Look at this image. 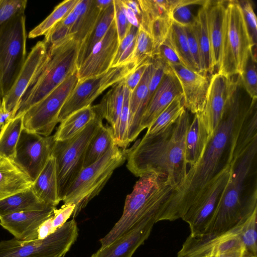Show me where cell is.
<instances>
[{
    "label": "cell",
    "instance_id": "1",
    "mask_svg": "<svg viewBox=\"0 0 257 257\" xmlns=\"http://www.w3.org/2000/svg\"><path fill=\"white\" fill-rule=\"evenodd\" d=\"M251 99L239 79L231 80L221 119L209 140L202 159L190 167L181 184L164 205L159 220L182 218L206 185L229 164L232 130Z\"/></svg>",
    "mask_w": 257,
    "mask_h": 257
},
{
    "label": "cell",
    "instance_id": "2",
    "mask_svg": "<svg viewBox=\"0 0 257 257\" xmlns=\"http://www.w3.org/2000/svg\"><path fill=\"white\" fill-rule=\"evenodd\" d=\"M190 123L189 111L185 109L172 124L158 133L145 134L127 149V169L137 177L149 172L165 175L176 189L187 172L184 150Z\"/></svg>",
    "mask_w": 257,
    "mask_h": 257
},
{
    "label": "cell",
    "instance_id": "3",
    "mask_svg": "<svg viewBox=\"0 0 257 257\" xmlns=\"http://www.w3.org/2000/svg\"><path fill=\"white\" fill-rule=\"evenodd\" d=\"M256 156L257 140L231 165L228 184L203 234L224 233L245 220L257 208Z\"/></svg>",
    "mask_w": 257,
    "mask_h": 257
},
{
    "label": "cell",
    "instance_id": "4",
    "mask_svg": "<svg viewBox=\"0 0 257 257\" xmlns=\"http://www.w3.org/2000/svg\"><path fill=\"white\" fill-rule=\"evenodd\" d=\"M125 200L121 216L110 230L99 239L100 248L128 233L142 222L156 218L175 188L167 176L149 172L141 176Z\"/></svg>",
    "mask_w": 257,
    "mask_h": 257
},
{
    "label": "cell",
    "instance_id": "5",
    "mask_svg": "<svg viewBox=\"0 0 257 257\" xmlns=\"http://www.w3.org/2000/svg\"><path fill=\"white\" fill-rule=\"evenodd\" d=\"M80 45L69 35L58 44L48 48V58L22 96L15 116L23 114L77 70Z\"/></svg>",
    "mask_w": 257,
    "mask_h": 257
},
{
    "label": "cell",
    "instance_id": "6",
    "mask_svg": "<svg viewBox=\"0 0 257 257\" xmlns=\"http://www.w3.org/2000/svg\"><path fill=\"white\" fill-rule=\"evenodd\" d=\"M254 47H256L248 33L238 1H225L219 62L216 73L228 77L240 75Z\"/></svg>",
    "mask_w": 257,
    "mask_h": 257
},
{
    "label": "cell",
    "instance_id": "7",
    "mask_svg": "<svg viewBox=\"0 0 257 257\" xmlns=\"http://www.w3.org/2000/svg\"><path fill=\"white\" fill-rule=\"evenodd\" d=\"M127 149L113 146L100 159L84 168L69 188L63 201L75 205V218L105 186L113 171L126 160Z\"/></svg>",
    "mask_w": 257,
    "mask_h": 257
},
{
    "label": "cell",
    "instance_id": "8",
    "mask_svg": "<svg viewBox=\"0 0 257 257\" xmlns=\"http://www.w3.org/2000/svg\"><path fill=\"white\" fill-rule=\"evenodd\" d=\"M102 118L95 117L80 132L69 139L55 141L51 156L55 159L58 197L63 201L69 188L83 169L87 145L102 124Z\"/></svg>",
    "mask_w": 257,
    "mask_h": 257
},
{
    "label": "cell",
    "instance_id": "9",
    "mask_svg": "<svg viewBox=\"0 0 257 257\" xmlns=\"http://www.w3.org/2000/svg\"><path fill=\"white\" fill-rule=\"evenodd\" d=\"M25 13L0 27V100L14 85L25 62L26 40Z\"/></svg>",
    "mask_w": 257,
    "mask_h": 257
},
{
    "label": "cell",
    "instance_id": "10",
    "mask_svg": "<svg viewBox=\"0 0 257 257\" xmlns=\"http://www.w3.org/2000/svg\"><path fill=\"white\" fill-rule=\"evenodd\" d=\"M78 236L77 223L73 218L43 239L0 241V257H64Z\"/></svg>",
    "mask_w": 257,
    "mask_h": 257
},
{
    "label": "cell",
    "instance_id": "11",
    "mask_svg": "<svg viewBox=\"0 0 257 257\" xmlns=\"http://www.w3.org/2000/svg\"><path fill=\"white\" fill-rule=\"evenodd\" d=\"M79 81L77 70L67 77L44 99L23 114V129L49 136L58 122L59 113Z\"/></svg>",
    "mask_w": 257,
    "mask_h": 257
},
{
    "label": "cell",
    "instance_id": "12",
    "mask_svg": "<svg viewBox=\"0 0 257 257\" xmlns=\"http://www.w3.org/2000/svg\"><path fill=\"white\" fill-rule=\"evenodd\" d=\"M135 69L131 63L111 67L102 74L79 80L59 113L58 122H61L72 113L91 105L107 88L125 78Z\"/></svg>",
    "mask_w": 257,
    "mask_h": 257
},
{
    "label": "cell",
    "instance_id": "13",
    "mask_svg": "<svg viewBox=\"0 0 257 257\" xmlns=\"http://www.w3.org/2000/svg\"><path fill=\"white\" fill-rule=\"evenodd\" d=\"M231 173V166L227 165L202 189L182 219L190 229V235L204 233L227 186Z\"/></svg>",
    "mask_w": 257,
    "mask_h": 257
},
{
    "label": "cell",
    "instance_id": "14",
    "mask_svg": "<svg viewBox=\"0 0 257 257\" xmlns=\"http://www.w3.org/2000/svg\"><path fill=\"white\" fill-rule=\"evenodd\" d=\"M54 142L53 136L45 137L22 130L13 161L32 182L51 157Z\"/></svg>",
    "mask_w": 257,
    "mask_h": 257
},
{
    "label": "cell",
    "instance_id": "15",
    "mask_svg": "<svg viewBox=\"0 0 257 257\" xmlns=\"http://www.w3.org/2000/svg\"><path fill=\"white\" fill-rule=\"evenodd\" d=\"M245 221L220 234L189 235L177 257H208L244 247L240 236Z\"/></svg>",
    "mask_w": 257,
    "mask_h": 257
},
{
    "label": "cell",
    "instance_id": "16",
    "mask_svg": "<svg viewBox=\"0 0 257 257\" xmlns=\"http://www.w3.org/2000/svg\"><path fill=\"white\" fill-rule=\"evenodd\" d=\"M48 49L43 41H39L27 56L24 66L14 85L2 100L3 109L15 117L20 99L45 63Z\"/></svg>",
    "mask_w": 257,
    "mask_h": 257
},
{
    "label": "cell",
    "instance_id": "17",
    "mask_svg": "<svg viewBox=\"0 0 257 257\" xmlns=\"http://www.w3.org/2000/svg\"><path fill=\"white\" fill-rule=\"evenodd\" d=\"M119 44L114 19L103 38L78 68L79 80L96 76L107 71L111 68Z\"/></svg>",
    "mask_w": 257,
    "mask_h": 257
},
{
    "label": "cell",
    "instance_id": "18",
    "mask_svg": "<svg viewBox=\"0 0 257 257\" xmlns=\"http://www.w3.org/2000/svg\"><path fill=\"white\" fill-rule=\"evenodd\" d=\"M169 67L180 83L185 108L194 114L202 112L210 78L206 74L190 69L182 64Z\"/></svg>",
    "mask_w": 257,
    "mask_h": 257
},
{
    "label": "cell",
    "instance_id": "19",
    "mask_svg": "<svg viewBox=\"0 0 257 257\" xmlns=\"http://www.w3.org/2000/svg\"><path fill=\"white\" fill-rule=\"evenodd\" d=\"M230 77L215 73L210 77L203 110L199 113L210 140L221 119L228 96Z\"/></svg>",
    "mask_w": 257,
    "mask_h": 257
},
{
    "label": "cell",
    "instance_id": "20",
    "mask_svg": "<svg viewBox=\"0 0 257 257\" xmlns=\"http://www.w3.org/2000/svg\"><path fill=\"white\" fill-rule=\"evenodd\" d=\"M56 207L45 210L14 213L0 217V225L17 239L31 241L38 239L41 225L53 213Z\"/></svg>",
    "mask_w": 257,
    "mask_h": 257
},
{
    "label": "cell",
    "instance_id": "21",
    "mask_svg": "<svg viewBox=\"0 0 257 257\" xmlns=\"http://www.w3.org/2000/svg\"><path fill=\"white\" fill-rule=\"evenodd\" d=\"M181 94L182 92L179 81L168 66L144 111L141 123V131L148 128L175 97Z\"/></svg>",
    "mask_w": 257,
    "mask_h": 257
},
{
    "label": "cell",
    "instance_id": "22",
    "mask_svg": "<svg viewBox=\"0 0 257 257\" xmlns=\"http://www.w3.org/2000/svg\"><path fill=\"white\" fill-rule=\"evenodd\" d=\"M155 223V217L143 221L132 231L108 246L100 248L91 257H132L138 248L149 237Z\"/></svg>",
    "mask_w": 257,
    "mask_h": 257
},
{
    "label": "cell",
    "instance_id": "23",
    "mask_svg": "<svg viewBox=\"0 0 257 257\" xmlns=\"http://www.w3.org/2000/svg\"><path fill=\"white\" fill-rule=\"evenodd\" d=\"M154 70V65L151 60L138 85L131 92L127 127V141L129 144L134 141L141 132V120L148 105V86Z\"/></svg>",
    "mask_w": 257,
    "mask_h": 257
},
{
    "label": "cell",
    "instance_id": "24",
    "mask_svg": "<svg viewBox=\"0 0 257 257\" xmlns=\"http://www.w3.org/2000/svg\"><path fill=\"white\" fill-rule=\"evenodd\" d=\"M32 184L13 161L0 157V200L25 190Z\"/></svg>",
    "mask_w": 257,
    "mask_h": 257
},
{
    "label": "cell",
    "instance_id": "25",
    "mask_svg": "<svg viewBox=\"0 0 257 257\" xmlns=\"http://www.w3.org/2000/svg\"><path fill=\"white\" fill-rule=\"evenodd\" d=\"M209 141L199 113L194 114L188 128L185 142L184 159L190 168L202 159Z\"/></svg>",
    "mask_w": 257,
    "mask_h": 257
},
{
    "label": "cell",
    "instance_id": "26",
    "mask_svg": "<svg viewBox=\"0 0 257 257\" xmlns=\"http://www.w3.org/2000/svg\"><path fill=\"white\" fill-rule=\"evenodd\" d=\"M225 7V1L209 0L207 4V28L214 70L217 68L219 62Z\"/></svg>",
    "mask_w": 257,
    "mask_h": 257
},
{
    "label": "cell",
    "instance_id": "27",
    "mask_svg": "<svg viewBox=\"0 0 257 257\" xmlns=\"http://www.w3.org/2000/svg\"><path fill=\"white\" fill-rule=\"evenodd\" d=\"M32 188L37 197L45 203L56 207L60 202L58 194L55 158L51 156Z\"/></svg>",
    "mask_w": 257,
    "mask_h": 257
},
{
    "label": "cell",
    "instance_id": "28",
    "mask_svg": "<svg viewBox=\"0 0 257 257\" xmlns=\"http://www.w3.org/2000/svg\"><path fill=\"white\" fill-rule=\"evenodd\" d=\"M74 9L79 15L70 29V35L81 44L94 27L102 10L96 0H79Z\"/></svg>",
    "mask_w": 257,
    "mask_h": 257
},
{
    "label": "cell",
    "instance_id": "29",
    "mask_svg": "<svg viewBox=\"0 0 257 257\" xmlns=\"http://www.w3.org/2000/svg\"><path fill=\"white\" fill-rule=\"evenodd\" d=\"M114 19L113 3L102 10L93 29L81 42L77 54V69L103 38Z\"/></svg>",
    "mask_w": 257,
    "mask_h": 257
},
{
    "label": "cell",
    "instance_id": "30",
    "mask_svg": "<svg viewBox=\"0 0 257 257\" xmlns=\"http://www.w3.org/2000/svg\"><path fill=\"white\" fill-rule=\"evenodd\" d=\"M209 0L199 8L194 23L192 25L198 44L201 60V73L213 75L210 40L207 28V8Z\"/></svg>",
    "mask_w": 257,
    "mask_h": 257
},
{
    "label": "cell",
    "instance_id": "31",
    "mask_svg": "<svg viewBox=\"0 0 257 257\" xmlns=\"http://www.w3.org/2000/svg\"><path fill=\"white\" fill-rule=\"evenodd\" d=\"M123 79L113 85L100 102L92 106L95 113L105 119L112 128L118 120L123 105L125 87Z\"/></svg>",
    "mask_w": 257,
    "mask_h": 257
},
{
    "label": "cell",
    "instance_id": "32",
    "mask_svg": "<svg viewBox=\"0 0 257 257\" xmlns=\"http://www.w3.org/2000/svg\"><path fill=\"white\" fill-rule=\"evenodd\" d=\"M51 207L53 206L37 197L31 187L0 200V217L22 211L42 210Z\"/></svg>",
    "mask_w": 257,
    "mask_h": 257
},
{
    "label": "cell",
    "instance_id": "33",
    "mask_svg": "<svg viewBox=\"0 0 257 257\" xmlns=\"http://www.w3.org/2000/svg\"><path fill=\"white\" fill-rule=\"evenodd\" d=\"M95 116L96 113L91 105L72 113L61 122L53 136L54 141L72 138L83 130Z\"/></svg>",
    "mask_w": 257,
    "mask_h": 257
},
{
    "label": "cell",
    "instance_id": "34",
    "mask_svg": "<svg viewBox=\"0 0 257 257\" xmlns=\"http://www.w3.org/2000/svg\"><path fill=\"white\" fill-rule=\"evenodd\" d=\"M115 145L112 127L101 124L87 145L83 168L96 162Z\"/></svg>",
    "mask_w": 257,
    "mask_h": 257
},
{
    "label": "cell",
    "instance_id": "35",
    "mask_svg": "<svg viewBox=\"0 0 257 257\" xmlns=\"http://www.w3.org/2000/svg\"><path fill=\"white\" fill-rule=\"evenodd\" d=\"M23 130V114L10 119L0 131V157L13 161L16 147Z\"/></svg>",
    "mask_w": 257,
    "mask_h": 257
},
{
    "label": "cell",
    "instance_id": "36",
    "mask_svg": "<svg viewBox=\"0 0 257 257\" xmlns=\"http://www.w3.org/2000/svg\"><path fill=\"white\" fill-rule=\"evenodd\" d=\"M166 41L184 66L198 72L189 51L184 26L173 21Z\"/></svg>",
    "mask_w": 257,
    "mask_h": 257
},
{
    "label": "cell",
    "instance_id": "37",
    "mask_svg": "<svg viewBox=\"0 0 257 257\" xmlns=\"http://www.w3.org/2000/svg\"><path fill=\"white\" fill-rule=\"evenodd\" d=\"M78 1L65 0L60 3L43 22L29 32L28 38L32 39L45 35L51 29L72 11Z\"/></svg>",
    "mask_w": 257,
    "mask_h": 257
},
{
    "label": "cell",
    "instance_id": "38",
    "mask_svg": "<svg viewBox=\"0 0 257 257\" xmlns=\"http://www.w3.org/2000/svg\"><path fill=\"white\" fill-rule=\"evenodd\" d=\"M141 12L140 27L145 31L154 20L171 18L170 0H138Z\"/></svg>",
    "mask_w": 257,
    "mask_h": 257
},
{
    "label": "cell",
    "instance_id": "39",
    "mask_svg": "<svg viewBox=\"0 0 257 257\" xmlns=\"http://www.w3.org/2000/svg\"><path fill=\"white\" fill-rule=\"evenodd\" d=\"M182 94L175 97L171 103L148 128L146 134L153 135L174 123L185 110Z\"/></svg>",
    "mask_w": 257,
    "mask_h": 257
},
{
    "label": "cell",
    "instance_id": "40",
    "mask_svg": "<svg viewBox=\"0 0 257 257\" xmlns=\"http://www.w3.org/2000/svg\"><path fill=\"white\" fill-rule=\"evenodd\" d=\"M154 47L149 34L139 27L135 48L130 63L136 69L144 63L151 61L154 53Z\"/></svg>",
    "mask_w": 257,
    "mask_h": 257
},
{
    "label": "cell",
    "instance_id": "41",
    "mask_svg": "<svg viewBox=\"0 0 257 257\" xmlns=\"http://www.w3.org/2000/svg\"><path fill=\"white\" fill-rule=\"evenodd\" d=\"M130 94V91L125 85L121 113L116 124L112 128L115 144L122 149H127L130 144L127 141V127Z\"/></svg>",
    "mask_w": 257,
    "mask_h": 257
},
{
    "label": "cell",
    "instance_id": "42",
    "mask_svg": "<svg viewBox=\"0 0 257 257\" xmlns=\"http://www.w3.org/2000/svg\"><path fill=\"white\" fill-rule=\"evenodd\" d=\"M256 57L253 50L249 54L239 75L242 86L251 99H257Z\"/></svg>",
    "mask_w": 257,
    "mask_h": 257
},
{
    "label": "cell",
    "instance_id": "43",
    "mask_svg": "<svg viewBox=\"0 0 257 257\" xmlns=\"http://www.w3.org/2000/svg\"><path fill=\"white\" fill-rule=\"evenodd\" d=\"M257 208L244 222L240 233V238L246 254L257 257Z\"/></svg>",
    "mask_w": 257,
    "mask_h": 257
},
{
    "label": "cell",
    "instance_id": "44",
    "mask_svg": "<svg viewBox=\"0 0 257 257\" xmlns=\"http://www.w3.org/2000/svg\"><path fill=\"white\" fill-rule=\"evenodd\" d=\"M172 22V18L165 17L154 20L149 24L146 31L149 34L152 40L154 52L166 40Z\"/></svg>",
    "mask_w": 257,
    "mask_h": 257
},
{
    "label": "cell",
    "instance_id": "45",
    "mask_svg": "<svg viewBox=\"0 0 257 257\" xmlns=\"http://www.w3.org/2000/svg\"><path fill=\"white\" fill-rule=\"evenodd\" d=\"M27 0H0V27L14 17L25 13Z\"/></svg>",
    "mask_w": 257,
    "mask_h": 257
},
{
    "label": "cell",
    "instance_id": "46",
    "mask_svg": "<svg viewBox=\"0 0 257 257\" xmlns=\"http://www.w3.org/2000/svg\"><path fill=\"white\" fill-rule=\"evenodd\" d=\"M206 0H196L192 4H187L176 8L172 15V19L175 22L184 27L192 25L195 22L196 15L192 11V7L195 5H203Z\"/></svg>",
    "mask_w": 257,
    "mask_h": 257
},
{
    "label": "cell",
    "instance_id": "47",
    "mask_svg": "<svg viewBox=\"0 0 257 257\" xmlns=\"http://www.w3.org/2000/svg\"><path fill=\"white\" fill-rule=\"evenodd\" d=\"M114 20L116 26L119 43L128 32L131 25L129 23L124 5L120 0H113Z\"/></svg>",
    "mask_w": 257,
    "mask_h": 257
},
{
    "label": "cell",
    "instance_id": "48",
    "mask_svg": "<svg viewBox=\"0 0 257 257\" xmlns=\"http://www.w3.org/2000/svg\"><path fill=\"white\" fill-rule=\"evenodd\" d=\"M241 8L244 21L254 45L257 40V20L252 3L250 1H238Z\"/></svg>",
    "mask_w": 257,
    "mask_h": 257
},
{
    "label": "cell",
    "instance_id": "49",
    "mask_svg": "<svg viewBox=\"0 0 257 257\" xmlns=\"http://www.w3.org/2000/svg\"><path fill=\"white\" fill-rule=\"evenodd\" d=\"M153 58L158 59L169 66L183 65L166 40L156 49Z\"/></svg>",
    "mask_w": 257,
    "mask_h": 257
},
{
    "label": "cell",
    "instance_id": "50",
    "mask_svg": "<svg viewBox=\"0 0 257 257\" xmlns=\"http://www.w3.org/2000/svg\"><path fill=\"white\" fill-rule=\"evenodd\" d=\"M185 28L190 54L198 71L201 73L199 48L193 26Z\"/></svg>",
    "mask_w": 257,
    "mask_h": 257
},
{
    "label": "cell",
    "instance_id": "51",
    "mask_svg": "<svg viewBox=\"0 0 257 257\" xmlns=\"http://www.w3.org/2000/svg\"><path fill=\"white\" fill-rule=\"evenodd\" d=\"M75 205L72 204H64L59 209L54 210L52 216V225L56 230L62 226L72 215Z\"/></svg>",
    "mask_w": 257,
    "mask_h": 257
},
{
    "label": "cell",
    "instance_id": "52",
    "mask_svg": "<svg viewBox=\"0 0 257 257\" xmlns=\"http://www.w3.org/2000/svg\"><path fill=\"white\" fill-rule=\"evenodd\" d=\"M151 61L143 64L133 71L123 79L125 86L131 92H132L138 85Z\"/></svg>",
    "mask_w": 257,
    "mask_h": 257
},
{
    "label": "cell",
    "instance_id": "53",
    "mask_svg": "<svg viewBox=\"0 0 257 257\" xmlns=\"http://www.w3.org/2000/svg\"><path fill=\"white\" fill-rule=\"evenodd\" d=\"M139 28L131 25L130 29L120 43L119 44L116 55L114 57L111 67H115L117 61L124 50L128 47L132 42L136 38Z\"/></svg>",
    "mask_w": 257,
    "mask_h": 257
},
{
    "label": "cell",
    "instance_id": "54",
    "mask_svg": "<svg viewBox=\"0 0 257 257\" xmlns=\"http://www.w3.org/2000/svg\"><path fill=\"white\" fill-rule=\"evenodd\" d=\"M52 215L40 226L38 229V239H44L56 231L52 225Z\"/></svg>",
    "mask_w": 257,
    "mask_h": 257
},
{
    "label": "cell",
    "instance_id": "55",
    "mask_svg": "<svg viewBox=\"0 0 257 257\" xmlns=\"http://www.w3.org/2000/svg\"><path fill=\"white\" fill-rule=\"evenodd\" d=\"M124 5L131 9L136 14L140 22L141 21V12L138 1L124 0L122 1Z\"/></svg>",
    "mask_w": 257,
    "mask_h": 257
},
{
    "label": "cell",
    "instance_id": "56",
    "mask_svg": "<svg viewBox=\"0 0 257 257\" xmlns=\"http://www.w3.org/2000/svg\"><path fill=\"white\" fill-rule=\"evenodd\" d=\"M245 251L244 247L230 250L216 254V257H243Z\"/></svg>",
    "mask_w": 257,
    "mask_h": 257
},
{
    "label": "cell",
    "instance_id": "57",
    "mask_svg": "<svg viewBox=\"0 0 257 257\" xmlns=\"http://www.w3.org/2000/svg\"><path fill=\"white\" fill-rule=\"evenodd\" d=\"M98 7L102 10L107 8L113 3V0H96Z\"/></svg>",
    "mask_w": 257,
    "mask_h": 257
},
{
    "label": "cell",
    "instance_id": "58",
    "mask_svg": "<svg viewBox=\"0 0 257 257\" xmlns=\"http://www.w3.org/2000/svg\"><path fill=\"white\" fill-rule=\"evenodd\" d=\"M243 257H254V256L249 255L246 254V253L245 252V254H244Z\"/></svg>",
    "mask_w": 257,
    "mask_h": 257
},
{
    "label": "cell",
    "instance_id": "59",
    "mask_svg": "<svg viewBox=\"0 0 257 257\" xmlns=\"http://www.w3.org/2000/svg\"><path fill=\"white\" fill-rule=\"evenodd\" d=\"M2 109V100H0V111Z\"/></svg>",
    "mask_w": 257,
    "mask_h": 257
},
{
    "label": "cell",
    "instance_id": "60",
    "mask_svg": "<svg viewBox=\"0 0 257 257\" xmlns=\"http://www.w3.org/2000/svg\"><path fill=\"white\" fill-rule=\"evenodd\" d=\"M208 257H216V256L215 255H211V256H209Z\"/></svg>",
    "mask_w": 257,
    "mask_h": 257
}]
</instances>
